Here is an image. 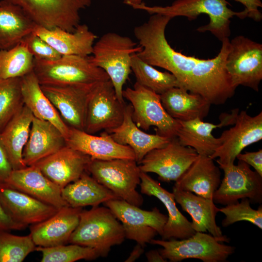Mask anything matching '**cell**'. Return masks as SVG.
I'll list each match as a JSON object with an SVG mask.
<instances>
[{"instance_id": "cell-44", "label": "cell", "mask_w": 262, "mask_h": 262, "mask_svg": "<svg viewBox=\"0 0 262 262\" xmlns=\"http://www.w3.org/2000/svg\"><path fill=\"white\" fill-rule=\"evenodd\" d=\"M144 252V247L137 243L131 252L128 258L124 261L125 262H133L135 261Z\"/></svg>"}, {"instance_id": "cell-41", "label": "cell", "mask_w": 262, "mask_h": 262, "mask_svg": "<svg viewBox=\"0 0 262 262\" xmlns=\"http://www.w3.org/2000/svg\"><path fill=\"white\" fill-rule=\"evenodd\" d=\"M13 170L12 164L0 136V183L5 182Z\"/></svg>"}, {"instance_id": "cell-21", "label": "cell", "mask_w": 262, "mask_h": 262, "mask_svg": "<svg viewBox=\"0 0 262 262\" xmlns=\"http://www.w3.org/2000/svg\"><path fill=\"white\" fill-rule=\"evenodd\" d=\"M140 183L142 194L157 198L168 212V219L161 235L162 240L182 239L193 235L196 231L192 223L177 207L174 195L161 186L147 173L141 171Z\"/></svg>"}, {"instance_id": "cell-14", "label": "cell", "mask_w": 262, "mask_h": 262, "mask_svg": "<svg viewBox=\"0 0 262 262\" xmlns=\"http://www.w3.org/2000/svg\"><path fill=\"white\" fill-rule=\"evenodd\" d=\"M233 127L224 131L219 137L221 144L210 156L219 167L233 164L237 156L247 146L262 139V112L252 116L246 111L238 114Z\"/></svg>"}, {"instance_id": "cell-43", "label": "cell", "mask_w": 262, "mask_h": 262, "mask_svg": "<svg viewBox=\"0 0 262 262\" xmlns=\"http://www.w3.org/2000/svg\"><path fill=\"white\" fill-rule=\"evenodd\" d=\"M25 228L12 219L6 211L0 199V231L21 230Z\"/></svg>"}, {"instance_id": "cell-12", "label": "cell", "mask_w": 262, "mask_h": 262, "mask_svg": "<svg viewBox=\"0 0 262 262\" xmlns=\"http://www.w3.org/2000/svg\"><path fill=\"white\" fill-rule=\"evenodd\" d=\"M125 106L110 80L96 83L88 98L84 131L94 134L117 128L123 120Z\"/></svg>"}, {"instance_id": "cell-46", "label": "cell", "mask_w": 262, "mask_h": 262, "mask_svg": "<svg viewBox=\"0 0 262 262\" xmlns=\"http://www.w3.org/2000/svg\"><path fill=\"white\" fill-rule=\"evenodd\" d=\"M144 0H123L124 3L132 7L134 6L142 3Z\"/></svg>"}, {"instance_id": "cell-6", "label": "cell", "mask_w": 262, "mask_h": 262, "mask_svg": "<svg viewBox=\"0 0 262 262\" xmlns=\"http://www.w3.org/2000/svg\"><path fill=\"white\" fill-rule=\"evenodd\" d=\"M210 233L196 232L182 239H152L150 244L161 246L159 251L166 260L181 262L187 259H196L203 262H223L234 253L235 247L225 245Z\"/></svg>"}, {"instance_id": "cell-27", "label": "cell", "mask_w": 262, "mask_h": 262, "mask_svg": "<svg viewBox=\"0 0 262 262\" xmlns=\"http://www.w3.org/2000/svg\"><path fill=\"white\" fill-rule=\"evenodd\" d=\"M21 90L24 104L33 116L53 124L66 139L69 127L43 92L33 70L21 77Z\"/></svg>"}, {"instance_id": "cell-45", "label": "cell", "mask_w": 262, "mask_h": 262, "mask_svg": "<svg viewBox=\"0 0 262 262\" xmlns=\"http://www.w3.org/2000/svg\"><path fill=\"white\" fill-rule=\"evenodd\" d=\"M146 257L148 262H166L167 261L161 254L159 251L151 250L146 253Z\"/></svg>"}, {"instance_id": "cell-23", "label": "cell", "mask_w": 262, "mask_h": 262, "mask_svg": "<svg viewBox=\"0 0 262 262\" xmlns=\"http://www.w3.org/2000/svg\"><path fill=\"white\" fill-rule=\"evenodd\" d=\"M33 32L62 55L89 56L97 38L85 24H80L73 32L58 28L48 29L35 24Z\"/></svg>"}, {"instance_id": "cell-34", "label": "cell", "mask_w": 262, "mask_h": 262, "mask_svg": "<svg viewBox=\"0 0 262 262\" xmlns=\"http://www.w3.org/2000/svg\"><path fill=\"white\" fill-rule=\"evenodd\" d=\"M34 58L22 42L13 47L0 49V80L21 78L33 70Z\"/></svg>"}, {"instance_id": "cell-4", "label": "cell", "mask_w": 262, "mask_h": 262, "mask_svg": "<svg viewBox=\"0 0 262 262\" xmlns=\"http://www.w3.org/2000/svg\"><path fill=\"white\" fill-rule=\"evenodd\" d=\"M33 71L41 85L92 84L108 81L101 68L94 65L89 56L62 55L57 59H34Z\"/></svg>"}, {"instance_id": "cell-18", "label": "cell", "mask_w": 262, "mask_h": 262, "mask_svg": "<svg viewBox=\"0 0 262 262\" xmlns=\"http://www.w3.org/2000/svg\"><path fill=\"white\" fill-rule=\"evenodd\" d=\"M82 210L65 206L45 220L32 225L30 234L35 246L51 247L68 243L79 224Z\"/></svg>"}, {"instance_id": "cell-10", "label": "cell", "mask_w": 262, "mask_h": 262, "mask_svg": "<svg viewBox=\"0 0 262 262\" xmlns=\"http://www.w3.org/2000/svg\"><path fill=\"white\" fill-rule=\"evenodd\" d=\"M226 68L232 86L259 91L262 80V44L243 35L230 41Z\"/></svg>"}, {"instance_id": "cell-16", "label": "cell", "mask_w": 262, "mask_h": 262, "mask_svg": "<svg viewBox=\"0 0 262 262\" xmlns=\"http://www.w3.org/2000/svg\"><path fill=\"white\" fill-rule=\"evenodd\" d=\"M91 158L66 145L35 164L43 174L61 189L86 172Z\"/></svg>"}, {"instance_id": "cell-22", "label": "cell", "mask_w": 262, "mask_h": 262, "mask_svg": "<svg viewBox=\"0 0 262 262\" xmlns=\"http://www.w3.org/2000/svg\"><path fill=\"white\" fill-rule=\"evenodd\" d=\"M172 193L176 202L191 216L192 227L196 232H208L221 242H229L216 223L215 217L219 212V208L213 199L180 190L174 186Z\"/></svg>"}, {"instance_id": "cell-39", "label": "cell", "mask_w": 262, "mask_h": 262, "mask_svg": "<svg viewBox=\"0 0 262 262\" xmlns=\"http://www.w3.org/2000/svg\"><path fill=\"white\" fill-rule=\"evenodd\" d=\"M21 42L26 46L35 59L53 60L62 56L49 43L33 32L25 36Z\"/></svg>"}, {"instance_id": "cell-15", "label": "cell", "mask_w": 262, "mask_h": 262, "mask_svg": "<svg viewBox=\"0 0 262 262\" xmlns=\"http://www.w3.org/2000/svg\"><path fill=\"white\" fill-rule=\"evenodd\" d=\"M96 84L41 86L66 123L70 127L84 131L88 98Z\"/></svg>"}, {"instance_id": "cell-17", "label": "cell", "mask_w": 262, "mask_h": 262, "mask_svg": "<svg viewBox=\"0 0 262 262\" xmlns=\"http://www.w3.org/2000/svg\"><path fill=\"white\" fill-rule=\"evenodd\" d=\"M0 199L12 219L25 227L45 220L59 209L5 182L0 183Z\"/></svg>"}, {"instance_id": "cell-35", "label": "cell", "mask_w": 262, "mask_h": 262, "mask_svg": "<svg viewBox=\"0 0 262 262\" xmlns=\"http://www.w3.org/2000/svg\"><path fill=\"white\" fill-rule=\"evenodd\" d=\"M24 105L21 78L0 80V133Z\"/></svg>"}, {"instance_id": "cell-42", "label": "cell", "mask_w": 262, "mask_h": 262, "mask_svg": "<svg viewBox=\"0 0 262 262\" xmlns=\"http://www.w3.org/2000/svg\"><path fill=\"white\" fill-rule=\"evenodd\" d=\"M242 3L245 7L247 13V17L256 22H260L262 19V14L259 8L262 7L261 0H234Z\"/></svg>"}, {"instance_id": "cell-7", "label": "cell", "mask_w": 262, "mask_h": 262, "mask_svg": "<svg viewBox=\"0 0 262 262\" xmlns=\"http://www.w3.org/2000/svg\"><path fill=\"white\" fill-rule=\"evenodd\" d=\"M122 95L130 102L132 119L139 128L147 131L154 126L157 134L169 139L176 137L178 120L166 112L162 104L160 95L136 82L133 88L123 90Z\"/></svg>"}, {"instance_id": "cell-26", "label": "cell", "mask_w": 262, "mask_h": 262, "mask_svg": "<svg viewBox=\"0 0 262 262\" xmlns=\"http://www.w3.org/2000/svg\"><path fill=\"white\" fill-rule=\"evenodd\" d=\"M221 173L213 159L209 156L198 155L196 161L175 181L174 186L199 196L213 199L215 191L219 186Z\"/></svg>"}, {"instance_id": "cell-1", "label": "cell", "mask_w": 262, "mask_h": 262, "mask_svg": "<svg viewBox=\"0 0 262 262\" xmlns=\"http://www.w3.org/2000/svg\"><path fill=\"white\" fill-rule=\"evenodd\" d=\"M226 0H176L170 5L148 6L144 2L134 6V9L143 10L150 15L159 14L171 18L184 16L191 21L200 14L208 16V24L197 29L199 32H210L219 41H222L230 35V19L237 16L241 19L247 17L244 10L235 12L228 7Z\"/></svg>"}, {"instance_id": "cell-32", "label": "cell", "mask_w": 262, "mask_h": 262, "mask_svg": "<svg viewBox=\"0 0 262 262\" xmlns=\"http://www.w3.org/2000/svg\"><path fill=\"white\" fill-rule=\"evenodd\" d=\"M178 120L176 138L181 145L194 148L198 155L209 157L221 145L220 137L216 138L212 133L214 129L222 127L220 123L215 125L199 118Z\"/></svg>"}, {"instance_id": "cell-38", "label": "cell", "mask_w": 262, "mask_h": 262, "mask_svg": "<svg viewBox=\"0 0 262 262\" xmlns=\"http://www.w3.org/2000/svg\"><path fill=\"white\" fill-rule=\"evenodd\" d=\"M249 199L243 198L240 202L229 204L219 208V212L225 215L222 221V226L227 227L236 222L246 221L262 229V206L261 205L255 210L251 207Z\"/></svg>"}, {"instance_id": "cell-24", "label": "cell", "mask_w": 262, "mask_h": 262, "mask_svg": "<svg viewBox=\"0 0 262 262\" xmlns=\"http://www.w3.org/2000/svg\"><path fill=\"white\" fill-rule=\"evenodd\" d=\"M66 145L62 132L50 122L34 116L22 153L25 165L31 166Z\"/></svg>"}, {"instance_id": "cell-31", "label": "cell", "mask_w": 262, "mask_h": 262, "mask_svg": "<svg viewBox=\"0 0 262 262\" xmlns=\"http://www.w3.org/2000/svg\"><path fill=\"white\" fill-rule=\"evenodd\" d=\"M35 23L18 6L0 0V49H10L32 33Z\"/></svg>"}, {"instance_id": "cell-25", "label": "cell", "mask_w": 262, "mask_h": 262, "mask_svg": "<svg viewBox=\"0 0 262 262\" xmlns=\"http://www.w3.org/2000/svg\"><path fill=\"white\" fill-rule=\"evenodd\" d=\"M131 105H126L122 123L108 132L117 143L127 145L133 150L137 163L141 162L151 150L166 145L171 139L158 134L147 133L135 124L132 118Z\"/></svg>"}, {"instance_id": "cell-40", "label": "cell", "mask_w": 262, "mask_h": 262, "mask_svg": "<svg viewBox=\"0 0 262 262\" xmlns=\"http://www.w3.org/2000/svg\"><path fill=\"white\" fill-rule=\"evenodd\" d=\"M236 158L252 166L255 171L262 177V150L257 151L240 153Z\"/></svg>"}, {"instance_id": "cell-11", "label": "cell", "mask_w": 262, "mask_h": 262, "mask_svg": "<svg viewBox=\"0 0 262 262\" xmlns=\"http://www.w3.org/2000/svg\"><path fill=\"white\" fill-rule=\"evenodd\" d=\"M224 173L220 184L214 193V203L226 205L239 199L248 198L250 202H262V177L245 162L219 167Z\"/></svg>"}, {"instance_id": "cell-29", "label": "cell", "mask_w": 262, "mask_h": 262, "mask_svg": "<svg viewBox=\"0 0 262 262\" xmlns=\"http://www.w3.org/2000/svg\"><path fill=\"white\" fill-rule=\"evenodd\" d=\"M34 116L25 105L15 115L0 133L13 170L26 167L22 157Z\"/></svg>"}, {"instance_id": "cell-36", "label": "cell", "mask_w": 262, "mask_h": 262, "mask_svg": "<svg viewBox=\"0 0 262 262\" xmlns=\"http://www.w3.org/2000/svg\"><path fill=\"white\" fill-rule=\"evenodd\" d=\"M35 250L41 252V262H74L80 260H94L99 257L94 248L75 244L36 246Z\"/></svg>"}, {"instance_id": "cell-13", "label": "cell", "mask_w": 262, "mask_h": 262, "mask_svg": "<svg viewBox=\"0 0 262 262\" xmlns=\"http://www.w3.org/2000/svg\"><path fill=\"white\" fill-rule=\"evenodd\" d=\"M193 148L181 145L176 137L147 153L139 164L141 172L154 173L161 181H177L197 159Z\"/></svg>"}, {"instance_id": "cell-37", "label": "cell", "mask_w": 262, "mask_h": 262, "mask_svg": "<svg viewBox=\"0 0 262 262\" xmlns=\"http://www.w3.org/2000/svg\"><path fill=\"white\" fill-rule=\"evenodd\" d=\"M36 246L30 234L18 236L0 231V262H22Z\"/></svg>"}, {"instance_id": "cell-5", "label": "cell", "mask_w": 262, "mask_h": 262, "mask_svg": "<svg viewBox=\"0 0 262 262\" xmlns=\"http://www.w3.org/2000/svg\"><path fill=\"white\" fill-rule=\"evenodd\" d=\"M87 172L118 198L138 207L143 204V197L136 190L141 182V171L135 160L91 159Z\"/></svg>"}, {"instance_id": "cell-3", "label": "cell", "mask_w": 262, "mask_h": 262, "mask_svg": "<svg viewBox=\"0 0 262 262\" xmlns=\"http://www.w3.org/2000/svg\"><path fill=\"white\" fill-rule=\"evenodd\" d=\"M141 49L129 37L113 32L104 33L93 45L90 60L107 73L122 103L123 86L131 71V56Z\"/></svg>"}, {"instance_id": "cell-33", "label": "cell", "mask_w": 262, "mask_h": 262, "mask_svg": "<svg viewBox=\"0 0 262 262\" xmlns=\"http://www.w3.org/2000/svg\"><path fill=\"white\" fill-rule=\"evenodd\" d=\"M131 66L136 82L159 95L171 88L179 87L178 82L173 74L168 71L162 72L156 69L142 60L136 53L131 56Z\"/></svg>"}, {"instance_id": "cell-19", "label": "cell", "mask_w": 262, "mask_h": 262, "mask_svg": "<svg viewBox=\"0 0 262 262\" xmlns=\"http://www.w3.org/2000/svg\"><path fill=\"white\" fill-rule=\"evenodd\" d=\"M66 142V145L89 156L91 159L135 160L132 149L128 146L117 143L106 131L96 136L69 127Z\"/></svg>"}, {"instance_id": "cell-28", "label": "cell", "mask_w": 262, "mask_h": 262, "mask_svg": "<svg viewBox=\"0 0 262 262\" xmlns=\"http://www.w3.org/2000/svg\"><path fill=\"white\" fill-rule=\"evenodd\" d=\"M162 104L169 115L181 121L197 118L203 119L210 111L211 104L202 96L179 87L170 88L160 95Z\"/></svg>"}, {"instance_id": "cell-9", "label": "cell", "mask_w": 262, "mask_h": 262, "mask_svg": "<svg viewBox=\"0 0 262 262\" xmlns=\"http://www.w3.org/2000/svg\"><path fill=\"white\" fill-rule=\"evenodd\" d=\"M104 205L121 223L125 238L144 247L158 234L162 235L168 219L157 207L144 210L121 199L109 200Z\"/></svg>"}, {"instance_id": "cell-20", "label": "cell", "mask_w": 262, "mask_h": 262, "mask_svg": "<svg viewBox=\"0 0 262 262\" xmlns=\"http://www.w3.org/2000/svg\"><path fill=\"white\" fill-rule=\"evenodd\" d=\"M5 183L57 209L67 206L62 197V189L35 164L13 170Z\"/></svg>"}, {"instance_id": "cell-2", "label": "cell", "mask_w": 262, "mask_h": 262, "mask_svg": "<svg viewBox=\"0 0 262 262\" xmlns=\"http://www.w3.org/2000/svg\"><path fill=\"white\" fill-rule=\"evenodd\" d=\"M125 238L121 223L110 209L98 206L82 210L68 243L94 248L99 257H106L112 246L121 245Z\"/></svg>"}, {"instance_id": "cell-8", "label": "cell", "mask_w": 262, "mask_h": 262, "mask_svg": "<svg viewBox=\"0 0 262 262\" xmlns=\"http://www.w3.org/2000/svg\"><path fill=\"white\" fill-rule=\"evenodd\" d=\"M20 7L37 25L73 32L80 24L81 10L91 0H6Z\"/></svg>"}, {"instance_id": "cell-30", "label": "cell", "mask_w": 262, "mask_h": 262, "mask_svg": "<svg viewBox=\"0 0 262 262\" xmlns=\"http://www.w3.org/2000/svg\"><path fill=\"white\" fill-rule=\"evenodd\" d=\"M87 172L62 189V197L67 206L73 208L96 207L110 200L119 199Z\"/></svg>"}]
</instances>
